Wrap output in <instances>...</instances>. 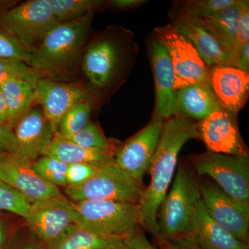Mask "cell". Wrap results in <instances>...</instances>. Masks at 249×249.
Here are the masks:
<instances>
[{"label": "cell", "instance_id": "obj_1", "mask_svg": "<svg viewBox=\"0 0 249 249\" xmlns=\"http://www.w3.org/2000/svg\"><path fill=\"white\" fill-rule=\"evenodd\" d=\"M199 139L196 124L186 114H178L163 124L161 136L147 171L150 182L139 201V226L163 249L157 222V213L175 178L178 156L187 142Z\"/></svg>", "mask_w": 249, "mask_h": 249}, {"label": "cell", "instance_id": "obj_2", "mask_svg": "<svg viewBox=\"0 0 249 249\" xmlns=\"http://www.w3.org/2000/svg\"><path fill=\"white\" fill-rule=\"evenodd\" d=\"M94 11L52 28L30 53L29 65L39 78L67 76L76 70Z\"/></svg>", "mask_w": 249, "mask_h": 249}, {"label": "cell", "instance_id": "obj_3", "mask_svg": "<svg viewBox=\"0 0 249 249\" xmlns=\"http://www.w3.org/2000/svg\"><path fill=\"white\" fill-rule=\"evenodd\" d=\"M201 201L199 183L189 170L182 165L178 167L171 189L157 213L159 230L164 247L169 241L188 235Z\"/></svg>", "mask_w": 249, "mask_h": 249}, {"label": "cell", "instance_id": "obj_4", "mask_svg": "<svg viewBox=\"0 0 249 249\" xmlns=\"http://www.w3.org/2000/svg\"><path fill=\"white\" fill-rule=\"evenodd\" d=\"M74 224L98 235L124 239L138 231L139 205L120 201L73 202Z\"/></svg>", "mask_w": 249, "mask_h": 249}, {"label": "cell", "instance_id": "obj_5", "mask_svg": "<svg viewBox=\"0 0 249 249\" xmlns=\"http://www.w3.org/2000/svg\"><path fill=\"white\" fill-rule=\"evenodd\" d=\"M143 188L114 163L98 167L92 176L77 186L65 187L67 197L73 202L104 200L139 204Z\"/></svg>", "mask_w": 249, "mask_h": 249}, {"label": "cell", "instance_id": "obj_6", "mask_svg": "<svg viewBox=\"0 0 249 249\" xmlns=\"http://www.w3.org/2000/svg\"><path fill=\"white\" fill-rule=\"evenodd\" d=\"M193 163L199 175L213 179L224 193L249 212V156L207 152L196 156Z\"/></svg>", "mask_w": 249, "mask_h": 249}, {"label": "cell", "instance_id": "obj_7", "mask_svg": "<svg viewBox=\"0 0 249 249\" xmlns=\"http://www.w3.org/2000/svg\"><path fill=\"white\" fill-rule=\"evenodd\" d=\"M58 23L50 0H31L0 14V28L30 53Z\"/></svg>", "mask_w": 249, "mask_h": 249}, {"label": "cell", "instance_id": "obj_8", "mask_svg": "<svg viewBox=\"0 0 249 249\" xmlns=\"http://www.w3.org/2000/svg\"><path fill=\"white\" fill-rule=\"evenodd\" d=\"M157 40L168 51L175 76L177 90L191 85L210 88V70L191 42L172 24L157 28Z\"/></svg>", "mask_w": 249, "mask_h": 249}, {"label": "cell", "instance_id": "obj_9", "mask_svg": "<svg viewBox=\"0 0 249 249\" xmlns=\"http://www.w3.org/2000/svg\"><path fill=\"white\" fill-rule=\"evenodd\" d=\"M28 227L45 247L74 224L73 201L62 194L31 203L24 218Z\"/></svg>", "mask_w": 249, "mask_h": 249}, {"label": "cell", "instance_id": "obj_10", "mask_svg": "<svg viewBox=\"0 0 249 249\" xmlns=\"http://www.w3.org/2000/svg\"><path fill=\"white\" fill-rule=\"evenodd\" d=\"M163 127V119L155 116L146 127L114 150V163L139 183L151 163Z\"/></svg>", "mask_w": 249, "mask_h": 249}, {"label": "cell", "instance_id": "obj_11", "mask_svg": "<svg viewBox=\"0 0 249 249\" xmlns=\"http://www.w3.org/2000/svg\"><path fill=\"white\" fill-rule=\"evenodd\" d=\"M199 139L208 152L223 155L249 156L237 126L235 113L218 108L196 124Z\"/></svg>", "mask_w": 249, "mask_h": 249}, {"label": "cell", "instance_id": "obj_12", "mask_svg": "<svg viewBox=\"0 0 249 249\" xmlns=\"http://www.w3.org/2000/svg\"><path fill=\"white\" fill-rule=\"evenodd\" d=\"M201 200L210 217L241 242L247 244L249 212L245 211L214 183H199Z\"/></svg>", "mask_w": 249, "mask_h": 249}, {"label": "cell", "instance_id": "obj_13", "mask_svg": "<svg viewBox=\"0 0 249 249\" xmlns=\"http://www.w3.org/2000/svg\"><path fill=\"white\" fill-rule=\"evenodd\" d=\"M33 163L19 155L0 159V181L20 193L30 204L61 194L58 187L46 182L37 175Z\"/></svg>", "mask_w": 249, "mask_h": 249}, {"label": "cell", "instance_id": "obj_14", "mask_svg": "<svg viewBox=\"0 0 249 249\" xmlns=\"http://www.w3.org/2000/svg\"><path fill=\"white\" fill-rule=\"evenodd\" d=\"M36 102L40 105L54 132L62 118L76 103L88 100L86 90L76 83H58L39 78L36 87Z\"/></svg>", "mask_w": 249, "mask_h": 249}, {"label": "cell", "instance_id": "obj_15", "mask_svg": "<svg viewBox=\"0 0 249 249\" xmlns=\"http://www.w3.org/2000/svg\"><path fill=\"white\" fill-rule=\"evenodd\" d=\"M13 129L18 155L32 161L42 156L55 133L40 107H33L16 123Z\"/></svg>", "mask_w": 249, "mask_h": 249}, {"label": "cell", "instance_id": "obj_16", "mask_svg": "<svg viewBox=\"0 0 249 249\" xmlns=\"http://www.w3.org/2000/svg\"><path fill=\"white\" fill-rule=\"evenodd\" d=\"M152 60L156 88V116L168 119L178 111L173 65L166 48L157 40L152 45Z\"/></svg>", "mask_w": 249, "mask_h": 249}, {"label": "cell", "instance_id": "obj_17", "mask_svg": "<svg viewBox=\"0 0 249 249\" xmlns=\"http://www.w3.org/2000/svg\"><path fill=\"white\" fill-rule=\"evenodd\" d=\"M209 85L221 107L237 114L247 102L249 73L227 65H215L210 70Z\"/></svg>", "mask_w": 249, "mask_h": 249}, {"label": "cell", "instance_id": "obj_18", "mask_svg": "<svg viewBox=\"0 0 249 249\" xmlns=\"http://www.w3.org/2000/svg\"><path fill=\"white\" fill-rule=\"evenodd\" d=\"M172 25L191 42L207 66L227 65L229 52L219 45L200 18L183 8Z\"/></svg>", "mask_w": 249, "mask_h": 249}, {"label": "cell", "instance_id": "obj_19", "mask_svg": "<svg viewBox=\"0 0 249 249\" xmlns=\"http://www.w3.org/2000/svg\"><path fill=\"white\" fill-rule=\"evenodd\" d=\"M119 54L113 41L102 39L93 42L85 51L82 67L93 85L103 88L111 81L116 71Z\"/></svg>", "mask_w": 249, "mask_h": 249}, {"label": "cell", "instance_id": "obj_20", "mask_svg": "<svg viewBox=\"0 0 249 249\" xmlns=\"http://www.w3.org/2000/svg\"><path fill=\"white\" fill-rule=\"evenodd\" d=\"M186 235L202 249H249L247 244L241 242L210 217L202 200Z\"/></svg>", "mask_w": 249, "mask_h": 249}, {"label": "cell", "instance_id": "obj_21", "mask_svg": "<svg viewBox=\"0 0 249 249\" xmlns=\"http://www.w3.org/2000/svg\"><path fill=\"white\" fill-rule=\"evenodd\" d=\"M42 155L53 157L67 164L82 163L103 166L114 163V150L107 149H88L77 145L55 132L45 147Z\"/></svg>", "mask_w": 249, "mask_h": 249}, {"label": "cell", "instance_id": "obj_22", "mask_svg": "<svg viewBox=\"0 0 249 249\" xmlns=\"http://www.w3.org/2000/svg\"><path fill=\"white\" fill-rule=\"evenodd\" d=\"M35 85L18 78L5 81L0 86L9 116V124L16 123L34 107L36 102Z\"/></svg>", "mask_w": 249, "mask_h": 249}, {"label": "cell", "instance_id": "obj_23", "mask_svg": "<svg viewBox=\"0 0 249 249\" xmlns=\"http://www.w3.org/2000/svg\"><path fill=\"white\" fill-rule=\"evenodd\" d=\"M46 249H124L122 239L98 235L73 224Z\"/></svg>", "mask_w": 249, "mask_h": 249}, {"label": "cell", "instance_id": "obj_24", "mask_svg": "<svg viewBox=\"0 0 249 249\" xmlns=\"http://www.w3.org/2000/svg\"><path fill=\"white\" fill-rule=\"evenodd\" d=\"M248 3L246 0H238L235 4L213 17L199 18L219 45L228 52L235 41L242 11Z\"/></svg>", "mask_w": 249, "mask_h": 249}, {"label": "cell", "instance_id": "obj_25", "mask_svg": "<svg viewBox=\"0 0 249 249\" xmlns=\"http://www.w3.org/2000/svg\"><path fill=\"white\" fill-rule=\"evenodd\" d=\"M177 100L179 113L200 121L221 107L211 88L199 85L178 90Z\"/></svg>", "mask_w": 249, "mask_h": 249}, {"label": "cell", "instance_id": "obj_26", "mask_svg": "<svg viewBox=\"0 0 249 249\" xmlns=\"http://www.w3.org/2000/svg\"><path fill=\"white\" fill-rule=\"evenodd\" d=\"M91 110L88 100L76 103L62 118L56 132L64 138L78 133L89 124Z\"/></svg>", "mask_w": 249, "mask_h": 249}, {"label": "cell", "instance_id": "obj_27", "mask_svg": "<svg viewBox=\"0 0 249 249\" xmlns=\"http://www.w3.org/2000/svg\"><path fill=\"white\" fill-rule=\"evenodd\" d=\"M50 3L57 20L63 22L94 11L103 2L98 0H50Z\"/></svg>", "mask_w": 249, "mask_h": 249}, {"label": "cell", "instance_id": "obj_28", "mask_svg": "<svg viewBox=\"0 0 249 249\" xmlns=\"http://www.w3.org/2000/svg\"><path fill=\"white\" fill-rule=\"evenodd\" d=\"M33 166L46 182L56 187L67 186V163L53 157L42 155L34 161Z\"/></svg>", "mask_w": 249, "mask_h": 249}, {"label": "cell", "instance_id": "obj_29", "mask_svg": "<svg viewBox=\"0 0 249 249\" xmlns=\"http://www.w3.org/2000/svg\"><path fill=\"white\" fill-rule=\"evenodd\" d=\"M30 204L20 193L0 181V211L24 218Z\"/></svg>", "mask_w": 249, "mask_h": 249}, {"label": "cell", "instance_id": "obj_30", "mask_svg": "<svg viewBox=\"0 0 249 249\" xmlns=\"http://www.w3.org/2000/svg\"><path fill=\"white\" fill-rule=\"evenodd\" d=\"M12 78L25 80L36 86L40 78L36 72L24 62L0 60V86L6 80Z\"/></svg>", "mask_w": 249, "mask_h": 249}, {"label": "cell", "instance_id": "obj_31", "mask_svg": "<svg viewBox=\"0 0 249 249\" xmlns=\"http://www.w3.org/2000/svg\"><path fill=\"white\" fill-rule=\"evenodd\" d=\"M65 139L85 148L107 149L111 147L101 129L91 121H89V124L78 133Z\"/></svg>", "mask_w": 249, "mask_h": 249}, {"label": "cell", "instance_id": "obj_32", "mask_svg": "<svg viewBox=\"0 0 249 249\" xmlns=\"http://www.w3.org/2000/svg\"><path fill=\"white\" fill-rule=\"evenodd\" d=\"M0 60H16L27 65L30 60V53L14 37L1 28H0Z\"/></svg>", "mask_w": 249, "mask_h": 249}, {"label": "cell", "instance_id": "obj_33", "mask_svg": "<svg viewBox=\"0 0 249 249\" xmlns=\"http://www.w3.org/2000/svg\"><path fill=\"white\" fill-rule=\"evenodd\" d=\"M237 1L238 0H195L186 1L184 9L197 17L208 18L215 16Z\"/></svg>", "mask_w": 249, "mask_h": 249}, {"label": "cell", "instance_id": "obj_34", "mask_svg": "<svg viewBox=\"0 0 249 249\" xmlns=\"http://www.w3.org/2000/svg\"><path fill=\"white\" fill-rule=\"evenodd\" d=\"M247 42H249V2L242 11L235 41L229 49L227 66L235 67L237 57Z\"/></svg>", "mask_w": 249, "mask_h": 249}, {"label": "cell", "instance_id": "obj_35", "mask_svg": "<svg viewBox=\"0 0 249 249\" xmlns=\"http://www.w3.org/2000/svg\"><path fill=\"white\" fill-rule=\"evenodd\" d=\"M98 167L82 163L68 164L66 179L67 186H77L85 182L95 173Z\"/></svg>", "mask_w": 249, "mask_h": 249}, {"label": "cell", "instance_id": "obj_36", "mask_svg": "<svg viewBox=\"0 0 249 249\" xmlns=\"http://www.w3.org/2000/svg\"><path fill=\"white\" fill-rule=\"evenodd\" d=\"M12 155H18L14 129L7 123L0 122V159Z\"/></svg>", "mask_w": 249, "mask_h": 249}, {"label": "cell", "instance_id": "obj_37", "mask_svg": "<svg viewBox=\"0 0 249 249\" xmlns=\"http://www.w3.org/2000/svg\"><path fill=\"white\" fill-rule=\"evenodd\" d=\"M124 249H157L152 245L142 231H137L132 235L123 239Z\"/></svg>", "mask_w": 249, "mask_h": 249}, {"label": "cell", "instance_id": "obj_38", "mask_svg": "<svg viewBox=\"0 0 249 249\" xmlns=\"http://www.w3.org/2000/svg\"><path fill=\"white\" fill-rule=\"evenodd\" d=\"M0 211V249H8L12 243V230L5 214Z\"/></svg>", "mask_w": 249, "mask_h": 249}, {"label": "cell", "instance_id": "obj_39", "mask_svg": "<svg viewBox=\"0 0 249 249\" xmlns=\"http://www.w3.org/2000/svg\"><path fill=\"white\" fill-rule=\"evenodd\" d=\"M163 249H202L188 235H183L167 242Z\"/></svg>", "mask_w": 249, "mask_h": 249}, {"label": "cell", "instance_id": "obj_40", "mask_svg": "<svg viewBox=\"0 0 249 249\" xmlns=\"http://www.w3.org/2000/svg\"><path fill=\"white\" fill-rule=\"evenodd\" d=\"M235 68L239 69L242 71L249 73V42H247L240 53L237 57V61L235 62Z\"/></svg>", "mask_w": 249, "mask_h": 249}, {"label": "cell", "instance_id": "obj_41", "mask_svg": "<svg viewBox=\"0 0 249 249\" xmlns=\"http://www.w3.org/2000/svg\"><path fill=\"white\" fill-rule=\"evenodd\" d=\"M143 2L145 1L141 0H114L111 1V4L116 9H127L137 7Z\"/></svg>", "mask_w": 249, "mask_h": 249}, {"label": "cell", "instance_id": "obj_42", "mask_svg": "<svg viewBox=\"0 0 249 249\" xmlns=\"http://www.w3.org/2000/svg\"><path fill=\"white\" fill-rule=\"evenodd\" d=\"M8 249H46L45 246L37 242H33V241H29L25 243L22 244L20 245H17L14 244V241L10 245L9 248Z\"/></svg>", "mask_w": 249, "mask_h": 249}, {"label": "cell", "instance_id": "obj_43", "mask_svg": "<svg viewBox=\"0 0 249 249\" xmlns=\"http://www.w3.org/2000/svg\"><path fill=\"white\" fill-rule=\"evenodd\" d=\"M0 122L9 124V116H8L7 109H6V105H5L4 98H3L1 89H0Z\"/></svg>", "mask_w": 249, "mask_h": 249}]
</instances>
